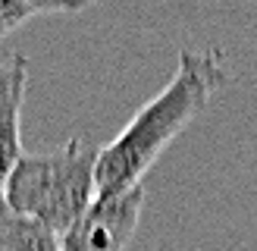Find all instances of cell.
Segmentation results:
<instances>
[{
	"label": "cell",
	"instance_id": "6da1fadb",
	"mask_svg": "<svg viewBox=\"0 0 257 251\" xmlns=\"http://www.w3.org/2000/svg\"><path fill=\"white\" fill-rule=\"evenodd\" d=\"M226 85L223 57L213 50H179L173 79L160 94L141 107L125 129L100 148L97 160V198L119 195L141 185L157 157L173 145V138L213 100Z\"/></svg>",
	"mask_w": 257,
	"mask_h": 251
},
{
	"label": "cell",
	"instance_id": "7a4b0ae2",
	"mask_svg": "<svg viewBox=\"0 0 257 251\" xmlns=\"http://www.w3.org/2000/svg\"><path fill=\"white\" fill-rule=\"evenodd\" d=\"M100 145L69 138L54 151H25L4 185V204L63 235L97 198Z\"/></svg>",
	"mask_w": 257,
	"mask_h": 251
},
{
	"label": "cell",
	"instance_id": "3957f363",
	"mask_svg": "<svg viewBox=\"0 0 257 251\" xmlns=\"http://www.w3.org/2000/svg\"><path fill=\"white\" fill-rule=\"evenodd\" d=\"M145 185L94 198L79 220L60 235V251H125L141 223Z\"/></svg>",
	"mask_w": 257,
	"mask_h": 251
},
{
	"label": "cell",
	"instance_id": "277c9868",
	"mask_svg": "<svg viewBox=\"0 0 257 251\" xmlns=\"http://www.w3.org/2000/svg\"><path fill=\"white\" fill-rule=\"evenodd\" d=\"M25 85H29V57L22 54L0 57V201H4V185L13 167L25 154L19 138Z\"/></svg>",
	"mask_w": 257,
	"mask_h": 251
},
{
	"label": "cell",
	"instance_id": "5b68a950",
	"mask_svg": "<svg viewBox=\"0 0 257 251\" xmlns=\"http://www.w3.org/2000/svg\"><path fill=\"white\" fill-rule=\"evenodd\" d=\"M0 251H60V235L0 201Z\"/></svg>",
	"mask_w": 257,
	"mask_h": 251
},
{
	"label": "cell",
	"instance_id": "8992f818",
	"mask_svg": "<svg viewBox=\"0 0 257 251\" xmlns=\"http://www.w3.org/2000/svg\"><path fill=\"white\" fill-rule=\"evenodd\" d=\"M85 4H41V0H0V41L19 29L32 16H54V13H75Z\"/></svg>",
	"mask_w": 257,
	"mask_h": 251
}]
</instances>
